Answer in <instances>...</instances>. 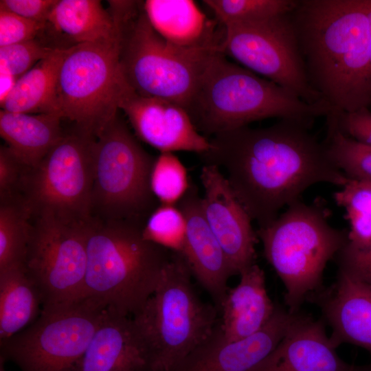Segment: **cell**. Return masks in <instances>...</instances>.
Here are the masks:
<instances>
[{
  "label": "cell",
  "instance_id": "cell-1",
  "mask_svg": "<svg viewBox=\"0 0 371 371\" xmlns=\"http://www.w3.org/2000/svg\"><path fill=\"white\" fill-rule=\"evenodd\" d=\"M313 121L283 119L260 128L243 126L218 133L201 155L223 168L237 199L259 227L300 200L311 186H340L350 180L328 158L310 128Z\"/></svg>",
  "mask_w": 371,
  "mask_h": 371
},
{
  "label": "cell",
  "instance_id": "cell-2",
  "mask_svg": "<svg viewBox=\"0 0 371 371\" xmlns=\"http://www.w3.org/2000/svg\"><path fill=\"white\" fill-rule=\"evenodd\" d=\"M309 82L334 111L371 105V0H298L291 12Z\"/></svg>",
  "mask_w": 371,
  "mask_h": 371
},
{
  "label": "cell",
  "instance_id": "cell-3",
  "mask_svg": "<svg viewBox=\"0 0 371 371\" xmlns=\"http://www.w3.org/2000/svg\"><path fill=\"white\" fill-rule=\"evenodd\" d=\"M142 222H89L82 299L132 317L157 288L172 251L144 238Z\"/></svg>",
  "mask_w": 371,
  "mask_h": 371
},
{
  "label": "cell",
  "instance_id": "cell-4",
  "mask_svg": "<svg viewBox=\"0 0 371 371\" xmlns=\"http://www.w3.org/2000/svg\"><path fill=\"white\" fill-rule=\"evenodd\" d=\"M325 102L309 104L278 84L229 61L219 52L207 67L187 111L203 135L271 117L313 121L333 112Z\"/></svg>",
  "mask_w": 371,
  "mask_h": 371
},
{
  "label": "cell",
  "instance_id": "cell-5",
  "mask_svg": "<svg viewBox=\"0 0 371 371\" xmlns=\"http://www.w3.org/2000/svg\"><path fill=\"white\" fill-rule=\"evenodd\" d=\"M120 34V60L129 87L140 95L165 99L186 111L221 45L183 47L159 35L135 1L114 16Z\"/></svg>",
  "mask_w": 371,
  "mask_h": 371
},
{
  "label": "cell",
  "instance_id": "cell-6",
  "mask_svg": "<svg viewBox=\"0 0 371 371\" xmlns=\"http://www.w3.org/2000/svg\"><path fill=\"white\" fill-rule=\"evenodd\" d=\"M328 218L322 205L300 199L256 231L265 258L284 286V300L291 313L322 289L327 263L348 240V231L333 227Z\"/></svg>",
  "mask_w": 371,
  "mask_h": 371
},
{
  "label": "cell",
  "instance_id": "cell-7",
  "mask_svg": "<svg viewBox=\"0 0 371 371\" xmlns=\"http://www.w3.org/2000/svg\"><path fill=\"white\" fill-rule=\"evenodd\" d=\"M183 256L172 251L159 282L131 317L150 355L153 371H170L205 340L219 312L196 292Z\"/></svg>",
  "mask_w": 371,
  "mask_h": 371
},
{
  "label": "cell",
  "instance_id": "cell-8",
  "mask_svg": "<svg viewBox=\"0 0 371 371\" xmlns=\"http://www.w3.org/2000/svg\"><path fill=\"white\" fill-rule=\"evenodd\" d=\"M120 51V34L111 40L71 45L60 67L58 112L95 139L118 114L120 99L128 87Z\"/></svg>",
  "mask_w": 371,
  "mask_h": 371
},
{
  "label": "cell",
  "instance_id": "cell-9",
  "mask_svg": "<svg viewBox=\"0 0 371 371\" xmlns=\"http://www.w3.org/2000/svg\"><path fill=\"white\" fill-rule=\"evenodd\" d=\"M155 160L117 114L93 144L92 217L142 222L154 203Z\"/></svg>",
  "mask_w": 371,
  "mask_h": 371
},
{
  "label": "cell",
  "instance_id": "cell-10",
  "mask_svg": "<svg viewBox=\"0 0 371 371\" xmlns=\"http://www.w3.org/2000/svg\"><path fill=\"white\" fill-rule=\"evenodd\" d=\"M107 312L88 299L41 310L28 327L0 341V359L21 371H73Z\"/></svg>",
  "mask_w": 371,
  "mask_h": 371
},
{
  "label": "cell",
  "instance_id": "cell-11",
  "mask_svg": "<svg viewBox=\"0 0 371 371\" xmlns=\"http://www.w3.org/2000/svg\"><path fill=\"white\" fill-rule=\"evenodd\" d=\"M94 140L76 129L29 168L19 196L32 218L50 214L69 221L91 219Z\"/></svg>",
  "mask_w": 371,
  "mask_h": 371
},
{
  "label": "cell",
  "instance_id": "cell-12",
  "mask_svg": "<svg viewBox=\"0 0 371 371\" xmlns=\"http://www.w3.org/2000/svg\"><path fill=\"white\" fill-rule=\"evenodd\" d=\"M89 221H69L50 214L32 218L25 267L41 291V310L82 300Z\"/></svg>",
  "mask_w": 371,
  "mask_h": 371
},
{
  "label": "cell",
  "instance_id": "cell-13",
  "mask_svg": "<svg viewBox=\"0 0 371 371\" xmlns=\"http://www.w3.org/2000/svg\"><path fill=\"white\" fill-rule=\"evenodd\" d=\"M291 12L224 27L221 51L307 103L325 102L309 82Z\"/></svg>",
  "mask_w": 371,
  "mask_h": 371
},
{
  "label": "cell",
  "instance_id": "cell-14",
  "mask_svg": "<svg viewBox=\"0 0 371 371\" xmlns=\"http://www.w3.org/2000/svg\"><path fill=\"white\" fill-rule=\"evenodd\" d=\"M201 207L204 216L229 263L233 276L256 263L258 239L250 216L216 166L203 164Z\"/></svg>",
  "mask_w": 371,
  "mask_h": 371
},
{
  "label": "cell",
  "instance_id": "cell-15",
  "mask_svg": "<svg viewBox=\"0 0 371 371\" xmlns=\"http://www.w3.org/2000/svg\"><path fill=\"white\" fill-rule=\"evenodd\" d=\"M137 136L162 153L194 152L201 155L210 140L194 126L188 111L171 101L142 96L128 85L119 102Z\"/></svg>",
  "mask_w": 371,
  "mask_h": 371
},
{
  "label": "cell",
  "instance_id": "cell-16",
  "mask_svg": "<svg viewBox=\"0 0 371 371\" xmlns=\"http://www.w3.org/2000/svg\"><path fill=\"white\" fill-rule=\"evenodd\" d=\"M293 315L276 306L265 326L236 341L224 337L218 322L212 334L170 371H250L275 349Z\"/></svg>",
  "mask_w": 371,
  "mask_h": 371
},
{
  "label": "cell",
  "instance_id": "cell-17",
  "mask_svg": "<svg viewBox=\"0 0 371 371\" xmlns=\"http://www.w3.org/2000/svg\"><path fill=\"white\" fill-rule=\"evenodd\" d=\"M322 320L294 313L275 349L250 371H360L336 352Z\"/></svg>",
  "mask_w": 371,
  "mask_h": 371
},
{
  "label": "cell",
  "instance_id": "cell-18",
  "mask_svg": "<svg viewBox=\"0 0 371 371\" xmlns=\"http://www.w3.org/2000/svg\"><path fill=\"white\" fill-rule=\"evenodd\" d=\"M186 221V234L181 255L199 284L213 300L218 310L233 276L227 256L203 213L197 188L190 187L177 204Z\"/></svg>",
  "mask_w": 371,
  "mask_h": 371
},
{
  "label": "cell",
  "instance_id": "cell-19",
  "mask_svg": "<svg viewBox=\"0 0 371 371\" xmlns=\"http://www.w3.org/2000/svg\"><path fill=\"white\" fill-rule=\"evenodd\" d=\"M308 299L319 306L332 328L330 338L336 347L351 344L371 354L370 285L338 269L333 284Z\"/></svg>",
  "mask_w": 371,
  "mask_h": 371
},
{
  "label": "cell",
  "instance_id": "cell-20",
  "mask_svg": "<svg viewBox=\"0 0 371 371\" xmlns=\"http://www.w3.org/2000/svg\"><path fill=\"white\" fill-rule=\"evenodd\" d=\"M73 371H153L149 350L131 317L108 311Z\"/></svg>",
  "mask_w": 371,
  "mask_h": 371
},
{
  "label": "cell",
  "instance_id": "cell-21",
  "mask_svg": "<svg viewBox=\"0 0 371 371\" xmlns=\"http://www.w3.org/2000/svg\"><path fill=\"white\" fill-rule=\"evenodd\" d=\"M238 284L228 289L218 308L224 337L236 341L261 330L272 318L276 306L270 299L264 271L256 263L240 273Z\"/></svg>",
  "mask_w": 371,
  "mask_h": 371
},
{
  "label": "cell",
  "instance_id": "cell-22",
  "mask_svg": "<svg viewBox=\"0 0 371 371\" xmlns=\"http://www.w3.org/2000/svg\"><path fill=\"white\" fill-rule=\"evenodd\" d=\"M143 8L152 27L168 42L183 47L221 45L214 25L192 0H147Z\"/></svg>",
  "mask_w": 371,
  "mask_h": 371
},
{
  "label": "cell",
  "instance_id": "cell-23",
  "mask_svg": "<svg viewBox=\"0 0 371 371\" xmlns=\"http://www.w3.org/2000/svg\"><path fill=\"white\" fill-rule=\"evenodd\" d=\"M62 120L56 113L30 114L1 109V137L24 164L34 167L64 136Z\"/></svg>",
  "mask_w": 371,
  "mask_h": 371
},
{
  "label": "cell",
  "instance_id": "cell-24",
  "mask_svg": "<svg viewBox=\"0 0 371 371\" xmlns=\"http://www.w3.org/2000/svg\"><path fill=\"white\" fill-rule=\"evenodd\" d=\"M41 291L25 265L0 271V341L32 324L41 312Z\"/></svg>",
  "mask_w": 371,
  "mask_h": 371
},
{
  "label": "cell",
  "instance_id": "cell-25",
  "mask_svg": "<svg viewBox=\"0 0 371 371\" xmlns=\"http://www.w3.org/2000/svg\"><path fill=\"white\" fill-rule=\"evenodd\" d=\"M67 49L58 47L19 77L12 92L1 104V109L30 114L58 113V77Z\"/></svg>",
  "mask_w": 371,
  "mask_h": 371
},
{
  "label": "cell",
  "instance_id": "cell-26",
  "mask_svg": "<svg viewBox=\"0 0 371 371\" xmlns=\"http://www.w3.org/2000/svg\"><path fill=\"white\" fill-rule=\"evenodd\" d=\"M47 25L77 44L111 40L120 30L109 11L98 0H58Z\"/></svg>",
  "mask_w": 371,
  "mask_h": 371
},
{
  "label": "cell",
  "instance_id": "cell-27",
  "mask_svg": "<svg viewBox=\"0 0 371 371\" xmlns=\"http://www.w3.org/2000/svg\"><path fill=\"white\" fill-rule=\"evenodd\" d=\"M32 216L20 196L0 198V271L25 265Z\"/></svg>",
  "mask_w": 371,
  "mask_h": 371
},
{
  "label": "cell",
  "instance_id": "cell-28",
  "mask_svg": "<svg viewBox=\"0 0 371 371\" xmlns=\"http://www.w3.org/2000/svg\"><path fill=\"white\" fill-rule=\"evenodd\" d=\"M339 112L326 118V137L323 142L332 163L350 180L371 181V146L344 133L338 124Z\"/></svg>",
  "mask_w": 371,
  "mask_h": 371
},
{
  "label": "cell",
  "instance_id": "cell-29",
  "mask_svg": "<svg viewBox=\"0 0 371 371\" xmlns=\"http://www.w3.org/2000/svg\"><path fill=\"white\" fill-rule=\"evenodd\" d=\"M298 0H204L223 27L258 23L291 12Z\"/></svg>",
  "mask_w": 371,
  "mask_h": 371
},
{
  "label": "cell",
  "instance_id": "cell-30",
  "mask_svg": "<svg viewBox=\"0 0 371 371\" xmlns=\"http://www.w3.org/2000/svg\"><path fill=\"white\" fill-rule=\"evenodd\" d=\"M336 203L345 210L348 242L358 247L371 244V188L350 181L334 194Z\"/></svg>",
  "mask_w": 371,
  "mask_h": 371
},
{
  "label": "cell",
  "instance_id": "cell-31",
  "mask_svg": "<svg viewBox=\"0 0 371 371\" xmlns=\"http://www.w3.org/2000/svg\"><path fill=\"white\" fill-rule=\"evenodd\" d=\"M186 234V218L177 205L160 204L150 214L143 227L145 239L181 254Z\"/></svg>",
  "mask_w": 371,
  "mask_h": 371
},
{
  "label": "cell",
  "instance_id": "cell-32",
  "mask_svg": "<svg viewBox=\"0 0 371 371\" xmlns=\"http://www.w3.org/2000/svg\"><path fill=\"white\" fill-rule=\"evenodd\" d=\"M190 185L186 167L173 153H162L155 158L150 188L160 204L177 205Z\"/></svg>",
  "mask_w": 371,
  "mask_h": 371
},
{
  "label": "cell",
  "instance_id": "cell-33",
  "mask_svg": "<svg viewBox=\"0 0 371 371\" xmlns=\"http://www.w3.org/2000/svg\"><path fill=\"white\" fill-rule=\"evenodd\" d=\"M57 48L45 45L38 38L0 47V71L19 78Z\"/></svg>",
  "mask_w": 371,
  "mask_h": 371
},
{
  "label": "cell",
  "instance_id": "cell-34",
  "mask_svg": "<svg viewBox=\"0 0 371 371\" xmlns=\"http://www.w3.org/2000/svg\"><path fill=\"white\" fill-rule=\"evenodd\" d=\"M47 23L25 19L0 9V47L34 39L46 28Z\"/></svg>",
  "mask_w": 371,
  "mask_h": 371
},
{
  "label": "cell",
  "instance_id": "cell-35",
  "mask_svg": "<svg viewBox=\"0 0 371 371\" xmlns=\"http://www.w3.org/2000/svg\"><path fill=\"white\" fill-rule=\"evenodd\" d=\"M30 168L8 146H1L0 198L19 196L24 178Z\"/></svg>",
  "mask_w": 371,
  "mask_h": 371
},
{
  "label": "cell",
  "instance_id": "cell-36",
  "mask_svg": "<svg viewBox=\"0 0 371 371\" xmlns=\"http://www.w3.org/2000/svg\"><path fill=\"white\" fill-rule=\"evenodd\" d=\"M335 258L339 269L371 286V244L358 247L348 240Z\"/></svg>",
  "mask_w": 371,
  "mask_h": 371
},
{
  "label": "cell",
  "instance_id": "cell-37",
  "mask_svg": "<svg viewBox=\"0 0 371 371\" xmlns=\"http://www.w3.org/2000/svg\"><path fill=\"white\" fill-rule=\"evenodd\" d=\"M338 124L344 133L371 146V111L369 108L351 113L339 112Z\"/></svg>",
  "mask_w": 371,
  "mask_h": 371
},
{
  "label": "cell",
  "instance_id": "cell-38",
  "mask_svg": "<svg viewBox=\"0 0 371 371\" xmlns=\"http://www.w3.org/2000/svg\"><path fill=\"white\" fill-rule=\"evenodd\" d=\"M57 0H1L0 9L27 19L47 23Z\"/></svg>",
  "mask_w": 371,
  "mask_h": 371
},
{
  "label": "cell",
  "instance_id": "cell-39",
  "mask_svg": "<svg viewBox=\"0 0 371 371\" xmlns=\"http://www.w3.org/2000/svg\"><path fill=\"white\" fill-rule=\"evenodd\" d=\"M18 78L11 74L0 71V104H1L14 89Z\"/></svg>",
  "mask_w": 371,
  "mask_h": 371
},
{
  "label": "cell",
  "instance_id": "cell-40",
  "mask_svg": "<svg viewBox=\"0 0 371 371\" xmlns=\"http://www.w3.org/2000/svg\"><path fill=\"white\" fill-rule=\"evenodd\" d=\"M357 182H358L359 183H360L362 186H364L366 187L371 188V181H365V182L357 181Z\"/></svg>",
  "mask_w": 371,
  "mask_h": 371
},
{
  "label": "cell",
  "instance_id": "cell-41",
  "mask_svg": "<svg viewBox=\"0 0 371 371\" xmlns=\"http://www.w3.org/2000/svg\"><path fill=\"white\" fill-rule=\"evenodd\" d=\"M5 361L0 359V371H5L4 368Z\"/></svg>",
  "mask_w": 371,
  "mask_h": 371
},
{
  "label": "cell",
  "instance_id": "cell-42",
  "mask_svg": "<svg viewBox=\"0 0 371 371\" xmlns=\"http://www.w3.org/2000/svg\"><path fill=\"white\" fill-rule=\"evenodd\" d=\"M363 368H361V371H371V366L370 365L364 366H362Z\"/></svg>",
  "mask_w": 371,
  "mask_h": 371
},
{
  "label": "cell",
  "instance_id": "cell-43",
  "mask_svg": "<svg viewBox=\"0 0 371 371\" xmlns=\"http://www.w3.org/2000/svg\"><path fill=\"white\" fill-rule=\"evenodd\" d=\"M370 76L371 81V38H370Z\"/></svg>",
  "mask_w": 371,
  "mask_h": 371
}]
</instances>
